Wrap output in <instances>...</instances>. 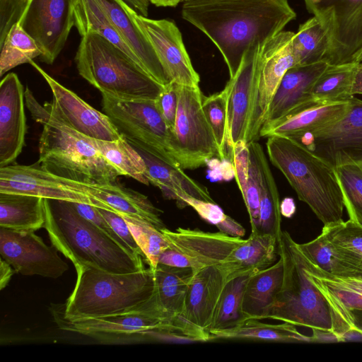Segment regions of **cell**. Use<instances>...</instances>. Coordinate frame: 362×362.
Returning a JSON list of instances; mask_svg holds the SVG:
<instances>
[{"label":"cell","instance_id":"cell-33","mask_svg":"<svg viewBox=\"0 0 362 362\" xmlns=\"http://www.w3.org/2000/svg\"><path fill=\"white\" fill-rule=\"evenodd\" d=\"M252 144L257 156L261 185L259 218L256 231L272 235L279 242L283 230L278 189L262 146L257 141Z\"/></svg>","mask_w":362,"mask_h":362},{"label":"cell","instance_id":"cell-4","mask_svg":"<svg viewBox=\"0 0 362 362\" xmlns=\"http://www.w3.org/2000/svg\"><path fill=\"white\" fill-rule=\"evenodd\" d=\"M44 227L54 247L73 264L127 274L145 269L144 259L129 251L81 216L71 202L44 199Z\"/></svg>","mask_w":362,"mask_h":362},{"label":"cell","instance_id":"cell-43","mask_svg":"<svg viewBox=\"0 0 362 362\" xmlns=\"http://www.w3.org/2000/svg\"><path fill=\"white\" fill-rule=\"evenodd\" d=\"M202 108L214 134L222 160L230 159L228 146L227 97L224 88L209 96H203Z\"/></svg>","mask_w":362,"mask_h":362},{"label":"cell","instance_id":"cell-50","mask_svg":"<svg viewBox=\"0 0 362 362\" xmlns=\"http://www.w3.org/2000/svg\"><path fill=\"white\" fill-rule=\"evenodd\" d=\"M232 163L236 182L243 194L246 187L250 166L249 146L245 141H240L233 145Z\"/></svg>","mask_w":362,"mask_h":362},{"label":"cell","instance_id":"cell-35","mask_svg":"<svg viewBox=\"0 0 362 362\" xmlns=\"http://www.w3.org/2000/svg\"><path fill=\"white\" fill-rule=\"evenodd\" d=\"M358 65L329 64L313 87L314 100L322 104L349 101L354 96L351 90Z\"/></svg>","mask_w":362,"mask_h":362},{"label":"cell","instance_id":"cell-42","mask_svg":"<svg viewBox=\"0 0 362 362\" xmlns=\"http://www.w3.org/2000/svg\"><path fill=\"white\" fill-rule=\"evenodd\" d=\"M122 216L143 252L145 262L151 269H154L158 264L160 254L169 247L167 239L152 223L139 218Z\"/></svg>","mask_w":362,"mask_h":362},{"label":"cell","instance_id":"cell-38","mask_svg":"<svg viewBox=\"0 0 362 362\" xmlns=\"http://www.w3.org/2000/svg\"><path fill=\"white\" fill-rule=\"evenodd\" d=\"M329 46L327 34L320 21L315 16L308 19L299 25L293 39L292 47L296 65L323 61Z\"/></svg>","mask_w":362,"mask_h":362},{"label":"cell","instance_id":"cell-41","mask_svg":"<svg viewBox=\"0 0 362 362\" xmlns=\"http://www.w3.org/2000/svg\"><path fill=\"white\" fill-rule=\"evenodd\" d=\"M334 168L349 219L362 226V163L347 161Z\"/></svg>","mask_w":362,"mask_h":362},{"label":"cell","instance_id":"cell-5","mask_svg":"<svg viewBox=\"0 0 362 362\" xmlns=\"http://www.w3.org/2000/svg\"><path fill=\"white\" fill-rule=\"evenodd\" d=\"M266 148L271 163L324 226L343 220V194L333 165L286 136L267 137Z\"/></svg>","mask_w":362,"mask_h":362},{"label":"cell","instance_id":"cell-12","mask_svg":"<svg viewBox=\"0 0 362 362\" xmlns=\"http://www.w3.org/2000/svg\"><path fill=\"white\" fill-rule=\"evenodd\" d=\"M329 39V64L355 63L362 50V0H303Z\"/></svg>","mask_w":362,"mask_h":362},{"label":"cell","instance_id":"cell-54","mask_svg":"<svg viewBox=\"0 0 362 362\" xmlns=\"http://www.w3.org/2000/svg\"><path fill=\"white\" fill-rule=\"evenodd\" d=\"M125 4L134 9L136 13L143 16H148L149 0H122Z\"/></svg>","mask_w":362,"mask_h":362},{"label":"cell","instance_id":"cell-13","mask_svg":"<svg viewBox=\"0 0 362 362\" xmlns=\"http://www.w3.org/2000/svg\"><path fill=\"white\" fill-rule=\"evenodd\" d=\"M77 0H25L19 24L35 40L40 60L52 64L64 49L75 25Z\"/></svg>","mask_w":362,"mask_h":362},{"label":"cell","instance_id":"cell-40","mask_svg":"<svg viewBox=\"0 0 362 362\" xmlns=\"http://www.w3.org/2000/svg\"><path fill=\"white\" fill-rule=\"evenodd\" d=\"M251 275L238 276L226 283L216 307L211 330L231 328L244 321L243 297Z\"/></svg>","mask_w":362,"mask_h":362},{"label":"cell","instance_id":"cell-37","mask_svg":"<svg viewBox=\"0 0 362 362\" xmlns=\"http://www.w3.org/2000/svg\"><path fill=\"white\" fill-rule=\"evenodd\" d=\"M321 233L339 257L356 274H362V226L349 219L342 220L324 226Z\"/></svg>","mask_w":362,"mask_h":362},{"label":"cell","instance_id":"cell-22","mask_svg":"<svg viewBox=\"0 0 362 362\" xmlns=\"http://www.w3.org/2000/svg\"><path fill=\"white\" fill-rule=\"evenodd\" d=\"M328 65L323 60L295 65L288 69L270 103L265 122L278 120L311 105L322 104L314 100L311 92L315 81Z\"/></svg>","mask_w":362,"mask_h":362},{"label":"cell","instance_id":"cell-29","mask_svg":"<svg viewBox=\"0 0 362 362\" xmlns=\"http://www.w3.org/2000/svg\"><path fill=\"white\" fill-rule=\"evenodd\" d=\"M136 149L146 165V177L149 183L161 190L164 197L177 200L180 195L187 194L201 200L214 202L207 188L189 177L182 168Z\"/></svg>","mask_w":362,"mask_h":362},{"label":"cell","instance_id":"cell-18","mask_svg":"<svg viewBox=\"0 0 362 362\" xmlns=\"http://www.w3.org/2000/svg\"><path fill=\"white\" fill-rule=\"evenodd\" d=\"M58 327L65 331L105 340L112 343L140 340L144 331L159 327L168 322L152 317L139 310L99 317L66 318L58 305L51 308Z\"/></svg>","mask_w":362,"mask_h":362},{"label":"cell","instance_id":"cell-46","mask_svg":"<svg viewBox=\"0 0 362 362\" xmlns=\"http://www.w3.org/2000/svg\"><path fill=\"white\" fill-rule=\"evenodd\" d=\"M298 246L301 252L325 272L332 274L337 262L335 252L322 233L315 239Z\"/></svg>","mask_w":362,"mask_h":362},{"label":"cell","instance_id":"cell-21","mask_svg":"<svg viewBox=\"0 0 362 362\" xmlns=\"http://www.w3.org/2000/svg\"><path fill=\"white\" fill-rule=\"evenodd\" d=\"M23 86L15 73L0 83V168L13 163L21 153L27 131Z\"/></svg>","mask_w":362,"mask_h":362},{"label":"cell","instance_id":"cell-30","mask_svg":"<svg viewBox=\"0 0 362 362\" xmlns=\"http://www.w3.org/2000/svg\"><path fill=\"white\" fill-rule=\"evenodd\" d=\"M283 279L284 262L281 257L271 266L251 275L243 297L242 313L244 320L267 319L281 290Z\"/></svg>","mask_w":362,"mask_h":362},{"label":"cell","instance_id":"cell-39","mask_svg":"<svg viewBox=\"0 0 362 362\" xmlns=\"http://www.w3.org/2000/svg\"><path fill=\"white\" fill-rule=\"evenodd\" d=\"M0 76L21 64L30 63L42 52L19 23L13 25L0 42Z\"/></svg>","mask_w":362,"mask_h":362},{"label":"cell","instance_id":"cell-59","mask_svg":"<svg viewBox=\"0 0 362 362\" xmlns=\"http://www.w3.org/2000/svg\"><path fill=\"white\" fill-rule=\"evenodd\" d=\"M360 64H362V63H360Z\"/></svg>","mask_w":362,"mask_h":362},{"label":"cell","instance_id":"cell-44","mask_svg":"<svg viewBox=\"0 0 362 362\" xmlns=\"http://www.w3.org/2000/svg\"><path fill=\"white\" fill-rule=\"evenodd\" d=\"M176 202L180 208L191 206L202 218L214 225L222 233L241 238L245 234L242 225L226 215L214 202L201 200L187 194L180 195Z\"/></svg>","mask_w":362,"mask_h":362},{"label":"cell","instance_id":"cell-15","mask_svg":"<svg viewBox=\"0 0 362 362\" xmlns=\"http://www.w3.org/2000/svg\"><path fill=\"white\" fill-rule=\"evenodd\" d=\"M121 3L151 44L168 81L182 86H199V75L192 66L182 33L174 21L143 16L122 0Z\"/></svg>","mask_w":362,"mask_h":362},{"label":"cell","instance_id":"cell-20","mask_svg":"<svg viewBox=\"0 0 362 362\" xmlns=\"http://www.w3.org/2000/svg\"><path fill=\"white\" fill-rule=\"evenodd\" d=\"M295 33L283 30L260 44L257 78V116L260 127L286 72L296 65L292 42Z\"/></svg>","mask_w":362,"mask_h":362},{"label":"cell","instance_id":"cell-10","mask_svg":"<svg viewBox=\"0 0 362 362\" xmlns=\"http://www.w3.org/2000/svg\"><path fill=\"white\" fill-rule=\"evenodd\" d=\"M102 107L119 134L132 146L178 166L170 154L171 132L155 100H123L102 94Z\"/></svg>","mask_w":362,"mask_h":362},{"label":"cell","instance_id":"cell-52","mask_svg":"<svg viewBox=\"0 0 362 362\" xmlns=\"http://www.w3.org/2000/svg\"><path fill=\"white\" fill-rule=\"evenodd\" d=\"M311 330L313 332L310 336L311 343L339 342V337L332 331L319 329H312Z\"/></svg>","mask_w":362,"mask_h":362},{"label":"cell","instance_id":"cell-56","mask_svg":"<svg viewBox=\"0 0 362 362\" xmlns=\"http://www.w3.org/2000/svg\"><path fill=\"white\" fill-rule=\"evenodd\" d=\"M352 95H362V64H358L353 84Z\"/></svg>","mask_w":362,"mask_h":362},{"label":"cell","instance_id":"cell-11","mask_svg":"<svg viewBox=\"0 0 362 362\" xmlns=\"http://www.w3.org/2000/svg\"><path fill=\"white\" fill-rule=\"evenodd\" d=\"M261 41L255 40L245 49L235 74L224 90L227 97L228 146L240 141L250 145L257 141L260 127L257 116L258 62Z\"/></svg>","mask_w":362,"mask_h":362},{"label":"cell","instance_id":"cell-9","mask_svg":"<svg viewBox=\"0 0 362 362\" xmlns=\"http://www.w3.org/2000/svg\"><path fill=\"white\" fill-rule=\"evenodd\" d=\"M177 110L170 136V154L182 170H194L211 158L222 160L218 144L202 108L199 86L175 83Z\"/></svg>","mask_w":362,"mask_h":362},{"label":"cell","instance_id":"cell-7","mask_svg":"<svg viewBox=\"0 0 362 362\" xmlns=\"http://www.w3.org/2000/svg\"><path fill=\"white\" fill-rule=\"evenodd\" d=\"M74 61L78 74L101 94L123 100H155L163 87L100 35L81 36Z\"/></svg>","mask_w":362,"mask_h":362},{"label":"cell","instance_id":"cell-45","mask_svg":"<svg viewBox=\"0 0 362 362\" xmlns=\"http://www.w3.org/2000/svg\"><path fill=\"white\" fill-rule=\"evenodd\" d=\"M248 146L250 151L248 177L242 196L249 214L251 230H257L259 218L260 174L256 153L252 143Z\"/></svg>","mask_w":362,"mask_h":362},{"label":"cell","instance_id":"cell-53","mask_svg":"<svg viewBox=\"0 0 362 362\" xmlns=\"http://www.w3.org/2000/svg\"><path fill=\"white\" fill-rule=\"evenodd\" d=\"M14 270V269H13ZM13 270L11 266L4 259L0 261V289L4 288L8 284L13 274Z\"/></svg>","mask_w":362,"mask_h":362},{"label":"cell","instance_id":"cell-23","mask_svg":"<svg viewBox=\"0 0 362 362\" xmlns=\"http://www.w3.org/2000/svg\"><path fill=\"white\" fill-rule=\"evenodd\" d=\"M228 281L227 276L216 267L194 269L181 317L209 334L218 300Z\"/></svg>","mask_w":362,"mask_h":362},{"label":"cell","instance_id":"cell-8","mask_svg":"<svg viewBox=\"0 0 362 362\" xmlns=\"http://www.w3.org/2000/svg\"><path fill=\"white\" fill-rule=\"evenodd\" d=\"M278 255L284 262L283 284L267 319L332 331L328 303L306 276L298 243L287 231L278 242Z\"/></svg>","mask_w":362,"mask_h":362},{"label":"cell","instance_id":"cell-47","mask_svg":"<svg viewBox=\"0 0 362 362\" xmlns=\"http://www.w3.org/2000/svg\"><path fill=\"white\" fill-rule=\"evenodd\" d=\"M155 103L167 127L172 132L177 110V94L175 83L169 82L164 86L156 98Z\"/></svg>","mask_w":362,"mask_h":362},{"label":"cell","instance_id":"cell-19","mask_svg":"<svg viewBox=\"0 0 362 362\" xmlns=\"http://www.w3.org/2000/svg\"><path fill=\"white\" fill-rule=\"evenodd\" d=\"M79 184L45 170L37 162L0 168L1 193L23 194L93 206L88 196L78 192Z\"/></svg>","mask_w":362,"mask_h":362},{"label":"cell","instance_id":"cell-6","mask_svg":"<svg viewBox=\"0 0 362 362\" xmlns=\"http://www.w3.org/2000/svg\"><path fill=\"white\" fill-rule=\"evenodd\" d=\"M76 281L66 303L59 308L68 319L99 317L139 310L154 289L152 269L108 272L91 265L74 266Z\"/></svg>","mask_w":362,"mask_h":362},{"label":"cell","instance_id":"cell-32","mask_svg":"<svg viewBox=\"0 0 362 362\" xmlns=\"http://www.w3.org/2000/svg\"><path fill=\"white\" fill-rule=\"evenodd\" d=\"M211 339L263 340L286 343H311L310 337L300 333L296 326L283 322L269 324L257 319L245 320L239 325L228 329H212Z\"/></svg>","mask_w":362,"mask_h":362},{"label":"cell","instance_id":"cell-49","mask_svg":"<svg viewBox=\"0 0 362 362\" xmlns=\"http://www.w3.org/2000/svg\"><path fill=\"white\" fill-rule=\"evenodd\" d=\"M25 6V0H0V42L12 26L19 23Z\"/></svg>","mask_w":362,"mask_h":362},{"label":"cell","instance_id":"cell-16","mask_svg":"<svg viewBox=\"0 0 362 362\" xmlns=\"http://www.w3.org/2000/svg\"><path fill=\"white\" fill-rule=\"evenodd\" d=\"M31 230L0 227V255L17 273L57 279L69 267L57 254Z\"/></svg>","mask_w":362,"mask_h":362},{"label":"cell","instance_id":"cell-57","mask_svg":"<svg viewBox=\"0 0 362 362\" xmlns=\"http://www.w3.org/2000/svg\"><path fill=\"white\" fill-rule=\"evenodd\" d=\"M185 0H149V1L158 7H175Z\"/></svg>","mask_w":362,"mask_h":362},{"label":"cell","instance_id":"cell-28","mask_svg":"<svg viewBox=\"0 0 362 362\" xmlns=\"http://www.w3.org/2000/svg\"><path fill=\"white\" fill-rule=\"evenodd\" d=\"M349 100L311 105L278 120L265 122L260 129L259 136L290 137L320 130L338 121L346 113Z\"/></svg>","mask_w":362,"mask_h":362},{"label":"cell","instance_id":"cell-14","mask_svg":"<svg viewBox=\"0 0 362 362\" xmlns=\"http://www.w3.org/2000/svg\"><path fill=\"white\" fill-rule=\"evenodd\" d=\"M349 103L346 113L332 124L288 138L334 167L347 161L362 163V100L354 95Z\"/></svg>","mask_w":362,"mask_h":362},{"label":"cell","instance_id":"cell-58","mask_svg":"<svg viewBox=\"0 0 362 362\" xmlns=\"http://www.w3.org/2000/svg\"><path fill=\"white\" fill-rule=\"evenodd\" d=\"M354 62L358 64L362 63V50L356 57Z\"/></svg>","mask_w":362,"mask_h":362},{"label":"cell","instance_id":"cell-55","mask_svg":"<svg viewBox=\"0 0 362 362\" xmlns=\"http://www.w3.org/2000/svg\"><path fill=\"white\" fill-rule=\"evenodd\" d=\"M296 211V206L293 198L286 197L280 202L281 216L290 218L295 214Z\"/></svg>","mask_w":362,"mask_h":362},{"label":"cell","instance_id":"cell-27","mask_svg":"<svg viewBox=\"0 0 362 362\" xmlns=\"http://www.w3.org/2000/svg\"><path fill=\"white\" fill-rule=\"evenodd\" d=\"M123 40L139 59L145 72L162 86L168 81L158 56L145 35L123 8L121 0H96Z\"/></svg>","mask_w":362,"mask_h":362},{"label":"cell","instance_id":"cell-26","mask_svg":"<svg viewBox=\"0 0 362 362\" xmlns=\"http://www.w3.org/2000/svg\"><path fill=\"white\" fill-rule=\"evenodd\" d=\"M81 193L88 196L96 207L105 206V209L121 215L145 220L160 230L165 227L160 218L162 211L146 196L116 182L106 185L83 183Z\"/></svg>","mask_w":362,"mask_h":362},{"label":"cell","instance_id":"cell-24","mask_svg":"<svg viewBox=\"0 0 362 362\" xmlns=\"http://www.w3.org/2000/svg\"><path fill=\"white\" fill-rule=\"evenodd\" d=\"M152 271L153 293L143 304L144 311L165 322H172L183 313L187 288L194 269L158 263Z\"/></svg>","mask_w":362,"mask_h":362},{"label":"cell","instance_id":"cell-51","mask_svg":"<svg viewBox=\"0 0 362 362\" xmlns=\"http://www.w3.org/2000/svg\"><path fill=\"white\" fill-rule=\"evenodd\" d=\"M71 202L76 210L81 216L105 232L107 235H109L115 240L127 248L129 251L134 253L126 245V243L112 230L110 224L105 219L96 206L85 203L74 202Z\"/></svg>","mask_w":362,"mask_h":362},{"label":"cell","instance_id":"cell-48","mask_svg":"<svg viewBox=\"0 0 362 362\" xmlns=\"http://www.w3.org/2000/svg\"><path fill=\"white\" fill-rule=\"evenodd\" d=\"M98 211L110 224L116 234L126 243L130 250L135 254L141 256L144 255L138 245L127 223L123 216L117 213L108 209L97 207ZM145 261V259H144Z\"/></svg>","mask_w":362,"mask_h":362},{"label":"cell","instance_id":"cell-3","mask_svg":"<svg viewBox=\"0 0 362 362\" xmlns=\"http://www.w3.org/2000/svg\"><path fill=\"white\" fill-rule=\"evenodd\" d=\"M169 247L183 255L188 267L209 266L219 269L228 278L254 274L273 264L278 255V240L269 234L251 231L247 239L218 232L178 228H162Z\"/></svg>","mask_w":362,"mask_h":362},{"label":"cell","instance_id":"cell-31","mask_svg":"<svg viewBox=\"0 0 362 362\" xmlns=\"http://www.w3.org/2000/svg\"><path fill=\"white\" fill-rule=\"evenodd\" d=\"M45 222L44 198L0 192V227L35 231L44 227Z\"/></svg>","mask_w":362,"mask_h":362},{"label":"cell","instance_id":"cell-2","mask_svg":"<svg viewBox=\"0 0 362 362\" xmlns=\"http://www.w3.org/2000/svg\"><path fill=\"white\" fill-rule=\"evenodd\" d=\"M25 105L33 119L42 125L37 163L57 176L90 185L116 182L122 173L107 161L88 137L67 125L49 107L25 90Z\"/></svg>","mask_w":362,"mask_h":362},{"label":"cell","instance_id":"cell-34","mask_svg":"<svg viewBox=\"0 0 362 362\" xmlns=\"http://www.w3.org/2000/svg\"><path fill=\"white\" fill-rule=\"evenodd\" d=\"M74 27L81 37L90 32L100 35L121 49L144 70L137 57L96 0H77L74 7Z\"/></svg>","mask_w":362,"mask_h":362},{"label":"cell","instance_id":"cell-1","mask_svg":"<svg viewBox=\"0 0 362 362\" xmlns=\"http://www.w3.org/2000/svg\"><path fill=\"white\" fill-rule=\"evenodd\" d=\"M181 15L218 49L230 78L250 43L276 35L296 18L288 0H185Z\"/></svg>","mask_w":362,"mask_h":362},{"label":"cell","instance_id":"cell-36","mask_svg":"<svg viewBox=\"0 0 362 362\" xmlns=\"http://www.w3.org/2000/svg\"><path fill=\"white\" fill-rule=\"evenodd\" d=\"M88 139L122 175L129 176L144 185L149 184L146 177V165L144 158L126 139L104 141L88 137Z\"/></svg>","mask_w":362,"mask_h":362},{"label":"cell","instance_id":"cell-25","mask_svg":"<svg viewBox=\"0 0 362 362\" xmlns=\"http://www.w3.org/2000/svg\"><path fill=\"white\" fill-rule=\"evenodd\" d=\"M300 254L306 276L328 303L332 324L349 313L362 312V274L332 275L313 263L300 250Z\"/></svg>","mask_w":362,"mask_h":362},{"label":"cell","instance_id":"cell-17","mask_svg":"<svg viewBox=\"0 0 362 362\" xmlns=\"http://www.w3.org/2000/svg\"><path fill=\"white\" fill-rule=\"evenodd\" d=\"M29 64L41 74L52 92V100L47 102L48 105L71 128L95 139L116 141L123 137L107 115L62 86L33 60Z\"/></svg>","mask_w":362,"mask_h":362}]
</instances>
